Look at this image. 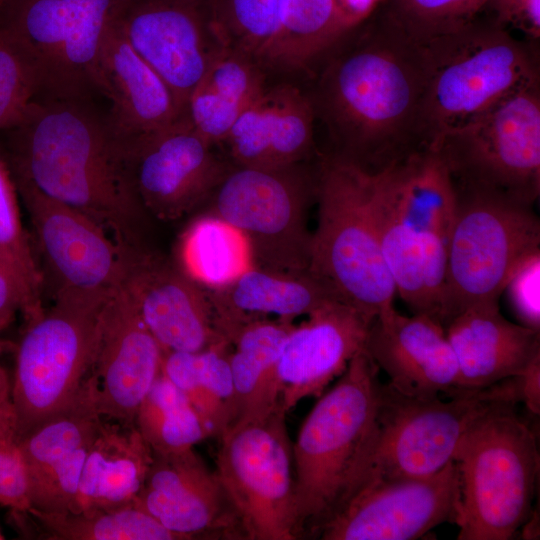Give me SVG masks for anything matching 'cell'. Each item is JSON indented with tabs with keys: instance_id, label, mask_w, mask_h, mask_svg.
Segmentation results:
<instances>
[{
	"instance_id": "681fc988",
	"label": "cell",
	"mask_w": 540,
	"mask_h": 540,
	"mask_svg": "<svg viewBox=\"0 0 540 540\" xmlns=\"http://www.w3.org/2000/svg\"><path fill=\"white\" fill-rule=\"evenodd\" d=\"M2 538H3V536H2V534L0 533V539H2Z\"/></svg>"
},
{
	"instance_id": "f546056e",
	"label": "cell",
	"mask_w": 540,
	"mask_h": 540,
	"mask_svg": "<svg viewBox=\"0 0 540 540\" xmlns=\"http://www.w3.org/2000/svg\"><path fill=\"white\" fill-rule=\"evenodd\" d=\"M294 325L293 321L267 317L218 326L230 345L229 362L237 409L235 423L262 418L280 406L277 362Z\"/></svg>"
},
{
	"instance_id": "8d00e7d4",
	"label": "cell",
	"mask_w": 540,
	"mask_h": 540,
	"mask_svg": "<svg viewBox=\"0 0 540 540\" xmlns=\"http://www.w3.org/2000/svg\"><path fill=\"white\" fill-rule=\"evenodd\" d=\"M0 257L16 278L24 300L22 316L29 319L43 306V280L31 239L20 214L18 192L0 151Z\"/></svg>"
},
{
	"instance_id": "ee69618b",
	"label": "cell",
	"mask_w": 540,
	"mask_h": 540,
	"mask_svg": "<svg viewBox=\"0 0 540 540\" xmlns=\"http://www.w3.org/2000/svg\"><path fill=\"white\" fill-rule=\"evenodd\" d=\"M24 308L20 286L0 257V332L6 329Z\"/></svg>"
},
{
	"instance_id": "9c48e42d",
	"label": "cell",
	"mask_w": 540,
	"mask_h": 540,
	"mask_svg": "<svg viewBox=\"0 0 540 540\" xmlns=\"http://www.w3.org/2000/svg\"><path fill=\"white\" fill-rule=\"evenodd\" d=\"M449 397L408 396L381 383L371 437L350 495L368 481L419 478L440 471L453 461L475 420L496 405L513 404L498 383L458 390Z\"/></svg>"
},
{
	"instance_id": "4dcf8cb0",
	"label": "cell",
	"mask_w": 540,
	"mask_h": 540,
	"mask_svg": "<svg viewBox=\"0 0 540 540\" xmlns=\"http://www.w3.org/2000/svg\"><path fill=\"white\" fill-rule=\"evenodd\" d=\"M349 29L335 0H287L280 32L263 69L270 79L303 84Z\"/></svg>"
},
{
	"instance_id": "5b68a950",
	"label": "cell",
	"mask_w": 540,
	"mask_h": 540,
	"mask_svg": "<svg viewBox=\"0 0 540 540\" xmlns=\"http://www.w3.org/2000/svg\"><path fill=\"white\" fill-rule=\"evenodd\" d=\"M426 91L421 114L423 146L514 93L540 83L535 48L494 20L421 43Z\"/></svg>"
},
{
	"instance_id": "484cf974",
	"label": "cell",
	"mask_w": 540,
	"mask_h": 540,
	"mask_svg": "<svg viewBox=\"0 0 540 540\" xmlns=\"http://www.w3.org/2000/svg\"><path fill=\"white\" fill-rule=\"evenodd\" d=\"M99 77L101 93L111 102L107 120L121 143L184 117L168 85L133 49L115 19L103 42Z\"/></svg>"
},
{
	"instance_id": "d6986e66",
	"label": "cell",
	"mask_w": 540,
	"mask_h": 540,
	"mask_svg": "<svg viewBox=\"0 0 540 540\" xmlns=\"http://www.w3.org/2000/svg\"><path fill=\"white\" fill-rule=\"evenodd\" d=\"M121 251V284L164 351L199 352L227 343L206 290L176 262L147 246Z\"/></svg>"
},
{
	"instance_id": "ffe728a7",
	"label": "cell",
	"mask_w": 540,
	"mask_h": 540,
	"mask_svg": "<svg viewBox=\"0 0 540 540\" xmlns=\"http://www.w3.org/2000/svg\"><path fill=\"white\" fill-rule=\"evenodd\" d=\"M134 505L184 540L244 539L215 473L193 448L154 453Z\"/></svg>"
},
{
	"instance_id": "60d3db41",
	"label": "cell",
	"mask_w": 540,
	"mask_h": 540,
	"mask_svg": "<svg viewBox=\"0 0 540 540\" xmlns=\"http://www.w3.org/2000/svg\"><path fill=\"white\" fill-rule=\"evenodd\" d=\"M36 95L31 71L0 31V131L12 127Z\"/></svg>"
},
{
	"instance_id": "4316f807",
	"label": "cell",
	"mask_w": 540,
	"mask_h": 540,
	"mask_svg": "<svg viewBox=\"0 0 540 540\" xmlns=\"http://www.w3.org/2000/svg\"><path fill=\"white\" fill-rule=\"evenodd\" d=\"M102 419L98 379L91 371L67 405L21 438L28 499L44 489L68 485L80 476Z\"/></svg>"
},
{
	"instance_id": "836d02e7",
	"label": "cell",
	"mask_w": 540,
	"mask_h": 540,
	"mask_svg": "<svg viewBox=\"0 0 540 540\" xmlns=\"http://www.w3.org/2000/svg\"><path fill=\"white\" fill-rule=\"evenodd\" d=\"M229 353V343L199 352L164 351L161 364V372L187 397L218 438L237 417Z\"/></svg>"
},
{
	"instance_id": "7a4b0ae2",
	"label": "cell",
	"mask_w": 540,
	"mask_h": 540,
	"mask_svg": "<svg viewBox=\"0 0 540 540\" xmlns=\"http://www.w3.org/2000/svg\"><path fill=\"white\" fill-rule=\"evenodd\" d=\"M7 134L3 156L15 183L68 205L102 226L117 246H146V211L123 145L92 101L33 99Z\"/></svg>"
},
{
	"instance_id": "44dd1931",
	"label": "cell",
	"mask_w": 540,
	"mask_h": 540,
	"mask_svg": "<svg viewBox=\"0 0 540 540\" xmlns=\"http://www.w3.org/2000/svg\"><path fill=\"white\" fill-rule=\"evenodd\" d=\"M163 353L120 284L103 309L92 367L103 418L134 425L140 403L161 373Z\"/></svg>"
},
{
	"instance_id": "1f68e13d",
	"label": "cell",
	"mask_w": 540,
	"mask_h": 540,
	"mask_svg": "<svg viewBox=\"0 0 540 540\" xmlns=\"http://www.w3.org/2000/svg\"><path fill=\"white\" fill-rule=\"evenodd\" d=\"M21 536L43 540H184L134 504L81 512H11Z\"/></svg>"
},
{
	"instance_id": "5bb4252c",
	"label": "cell",
	"mask_w": 540,
	"mask_h": 540,
	"mask_svg": "<svg viewBox=\"0 0 540 540\" xmlns=\"http://www.w3.org/2000/svg\"><path fill=\"white\" fill-rule=\"evenodd\" d=\"M286 416L279 406L219 437L215 473L247 540L299 538Z\"/></svg>"
},
{
	"instance_id": "f1b7e54d",
	"label": "cell",
	"mask_w": 540,
	"mask_h": 540,
	"mask_svg": "<svg viewBox=\"0 0 540 540\" xmlns=\"http://www.w3.org/2000/svg\"><path fill=\"white\" fill-rule=\"evenodd\" d=\"M152 460L153 450L135 425L102 419L83 466L76 512L134 504Z\"/></svg>"
},
{
	"instance_id": "e0dca14e",
	"label": "cell",
	"mask_w": 540,
	"mask_h": 540,
	"mask_svg": "<svg viewBox=\"0 0 540 540\" xmlns=\"http://www.w3.org/2000/svg\"><path fill=\"white\" fill-rule=\"evenodd\" d=\"M122 145L140 204L165 221L201 206L230 166L186 116Z\"/></svg>"
},
{
	"instance_id": "6da1fadb",
	"label": "cell",
	"mask_w": 540,
	"mask_h": 540,
	"mask_svg": "<svg viewBox=\"0 0 540 540\" xmlns=\"http://www.w3.org/2000/svg\"><path fill=\"white\" fill-rule=\"evenodd\" d=\"M426 81L422 44L383 11L344 33L302 86L330 155L376 173L424 148Z\"/></svg>"
},
{
	"instance_id": "bcb514c9",
	"label": "cell",
	"mask_w": 540,
	"mask_h": 540,
	"mask_svg": "<svg viewBox=\"0 0 540 540\" xmlns=\"http://www.w3.org/2000/svg\"><path fill=\"white\" fill-rule=\"evenodd\" d=\"M520 377L522 402L531 412L539 414L540 358L533 361Z\"/></svg>"
},
{
	"instance_id": "8992f818",
	"label": "cell",
	"mask_w": 540,
	"mask_h": 540,
	"mask_svg": "<svg viewBox=\"0 0 540 540\" xmlns=\"http://www.w3.org/2000/svg\"><path fill=\"white\" fill-rule=\"evenodd\" d=\"M374 173L330 154L317 165L316 230L308 270L342 302L374 319L393 308L396 287L371 209Z\"/></svg>"
},
{
	"instance_id": "7402d4cb",
	"label": "cell",
	"mask_w": 540,
	"mask_h": 540,
	"mask_svg": "<svg viewBox=\"0 0 540 540\" xmlns=\"http://www.w3.org/2000/svg\"><path fill=\"white\" fill-rule=\"evenodd\" d=\"M372 318L340 302H329L294 325L277 362L279 404L288 413L307 397H319L364 348Z\"/></svg>"
},
{
	"instance_id": "277c9868",
	"label": "cell",
	"mask_w": 540,
	"mask_h": 540,
	"mask_svg": "<svg viewBox=\"0 0 540 540\" xmlns=\"http://www.w3.org/2000/svg\"><path fill=\"white\" fill-rule=\"evenodd\" d=\"M379 368L358 351L318 398L292 444L299 538L319 529L349 497L371 437Z\"/></svg>"
},
{
	"instance_id": "cb8c5ba5",
	"label": "cell",
	"mask_w": 540,
	"mask_h": 540,
	"mask_svg": "<svg viewBox=\"0 0 540 540\" xmlns=\"http://www.w3.org/2000/svg\"><path fill=\"white\" fill-rule=\"evenodd\" d=\"M315 124L304 87L270 79L243 109L219 147L233 165L278 167L305 162L314 152Z\"/></svg>"
},
{
	"instance_id": "7c38bea8",
	"label": "cell",
	"mask_w": 540,
	"mask_h": 540,
	"mask_svg": "<svg viewBox=\"0 0 540 540\" xmlns=\"http://www.w3.org/2000/svg\"><path fill=\"white\" fill-rule=\"evenodd\" d=\"M316 182L317 167L308 161L278 167L230 163L201 206L244 234L254 267L302 273L310 262L307 214Z\"/></svg>"
},
{
	"instance_id": "52a82bcc",
	"label": "cell",
	"mask_w": 540,
	"mask_h": 540,
	"mask_svg": "<svg viewBox=\"0 0 540 540\" xmlns=\"http://www.w3.org/2000/svg\"><path fill=\"white\" fill-rule=\"evenodd\" d=\"M514 404L494 406L462 437L453 461L460 483L459 540H508L530 517L538 449Z\"/></svg>"
},
{
	"instance_id": "3957f363",
	"label": "cell",
	"mask_w": 540,
	"mask_h": 540,
	"mask_svg": "<svg viewBox=\"0 0 540 540\" xmlns=\"http://www.w3.org/2000/svg\"><path fill=\"white\" fill-rule=\"evenodd\" d=\"M455 208L452 177L433 148L374 173L372 215L396 292L439 323Z\"/></svg>"
},
{
	"instance_id": "d4e9b609",
	"label": "cell",
	"mask_w": 540,
	"mask_h": 540,
	"mask_svg": "<svg viewBox=\"0 0 540 540\" xmlns=\"http://www.w3.org/2000/svg\"><path fill=\"white\" fill-rule=\"evenodd\" d=\"M458 390H478L520 376L540 358V331L505 319L498 302L470 306L445 327Z\"/></svg>"
},
{
	"instance_id": "f6af8a7d",
	"label": "cell",
	"mask_w": 540,
	"mask_h": 540,
	"mask_svg": "<svg viewBox=\"0 0 540 540\" xmlns=\"http://www.w3.org/2000/svg\"><path fill=\"white\" fill-rule=\"evenodd\" d=\"M350 28L372 16L383 0H335Z\"/></svg>"
},
{
	"instance_id": "d6a6232c",
	"label": "cell",
	"mask_w": 540,
	"mask_h": 540,
	"mask_svg": "<svg viewBox=\"0 0 540 540\" xmlns=\"http://www.w3.org/2000/svg\"><path fill=\"white\" fill-rule=\"evenodd\" d=\"M270 81L252 59L227 50L210 66L187 103L188 115L202 133L226 136L243 109Z\"/></svg>"
},
{
	"instance_id": "b9f144b4",
	"label": "cell",
	"mask_w": 540,
	"mask_h": 540,
	"mask_svg": "<svg viewBox=\"0 0 540 540\" xmlns=\"http://www.w3.org/2000/svg\"><path fill=\"white\" fill-rule=\"evenodd\" d=\"M540 252L526 259L513 273L505 290L520 324L540 330Z\"/></svg>"
},
{
	"instance_id": "c3c4849f",
	"label": "cell",
	"mask_w": 540,
	"mask_h": 540,
	"mask_svg": "<svg viewBox=\"0 0 540 540\" xmlns=\"http://www.w3.org/2000/svg\"><path fill=\"white\" fill-rule=\"evenodd\" d=\"M9 0H0V11L4 8V6L8 3Z\"/></svg>"
},
{
	"instance_id": "d590c367",
	"label": "cell",
	"mask_w": 540,
	"mask_h": 540,
	"mask_svg": "<svg viewBox=\"0 0 540 540\" xmlns=\"http://www.w3.org/2000/svg\"><path fill=\"white\" fill-rule=\"evenodd\" d=\"M134 425L154 453L193 448L213 436L187 397L162 372L140 403Z\"/></svg>"
},
{
	"instance_id": "ba28073f",
	"label": "cell",
	"mask_w": 540,
	"mask_h": 540,
	"mask_svg": "<svg viewBox=\"0 0 540 540\" xmlns=\"http://www.w3.org/2000/svg\"><path fill=\"white\" fill-rule=\"evenodd\" d=\"M123 0H9L0 31L31 71L39 99L101 94L103 42Z\"/></svg>"
},
{
	"instance_id": "4fadbf2b",
	"label": "cell",
	"mask_w": 540,
	"mask_h": 540,
	"mask_svg": "<svg viewBox=\"0 0 540 540\" xmlns=\"http://www.w3.org/2000/svg\"><path fill=\"white\" fill-rule=\"evenodd\" d=\"M430 148L455 187L534 205L540 194V83L447 130Z\"/></svg>"
},
{
	"instance_id": "74e56055",
	"label": "cell",
	"mask_w": 540,
	"mask_h": 540,
	"mask_svg": "<svg viewBox=\"0 0 540 540\" xmlns=\"http://www.w3.org/2000/svg\"><path fill=\"white\" fill-rule=\"evenodd\" d=\"M286 4L287 0H212L228 49L252 59L262 69L280 32Z\"/></svg>"
},
{
	"instance_id": "2e32d148",
	"label": "cell",
	"mask_w": 540,
	"mask_h": 540,
	"mask_svg": "<svg viewBox=\"0 0 540 540\" xmlns=\"http://www.w3.org/2000/svg\"><path fill=\"white\" fill-rule=\"evenodd\" d=\"M115 22L168 85L185 116L193 90L228 50L212 0H123Z\"/></svg>"
},
{
	"instance_id": "9a60e30c",
	"label": "cell",
	"mask_w": 540,
	"mask_h": 540,
	"mask_svg": "<svg viewBox=\"0 0 540 540\" xmlns=\"http://www.w3.org/2000/svg\"><path fill=\"white\" fill-rule=\"evenodd\" d=\"M15 186L31 222L43 289L47 286L53 299L111 296L122 283L124 258L108 232L29 185Z\"/></svg>"
},
{
	"instance_id": "ac0fdd59",
	"label": "cell",
	"mask_w": 540,
	"mask_h": 540,
	"mask_svg": "<svg viewBox=\"0 0 540 540\" xmlns=\"http://www.w3.org/2000/svg\"><path fill=\"white\" fill-rule=\"evenodd\" d=\"M459 474L454 461L426 477L360 485L319 529L322 540H412L456 522Z\"/></svg>"
},
{
	"instance_id": "8fae6325",
	"label": "cell",
	"mask_w": 540,
	"mask_h": 540,
	"mask_svg": "<svg viewBox=\"0 0 540 540\" xmlns=\"http://www.w3.org/2000/svg\"><path fill=\"white\" fill-rule=\"evenodd\" d=\"M109 297H57L24 320L10 397L20 438L67 405L91 373Z\"/></svg>"
},
{
	"instance_id": "83f0119b",
	"label": "cell",
	"mask_w": 540,
	"mask_h": 540,
	"mask_svg": "<svg viewBox=\"0 0 540 540\" xmlns=\"http://www.w3.org/2000/svg\"><path fill=\"white\" fill-rule=\"evenodd\" d=\"M206 292L217 328L221 323L250 318L293 321L329 302H342L328 283L309 270L290 273L252 267L228 285Z\"/></svg>"
},
{
	"instance_id": "7bdbcfd3",
	"label": "cell",
	"mask_w": 540,
	"mask_h": 540,
	"mask_svg": "<svg viewBox=\"0 0 540 540\" xmlns=\"http://www.w3.org/2000/svg\"><path fill=\"white\" fill-rule=\"evenodd\" d=\"M488 7L500 26L515 28L533 42L540 38V0H491Z\"/></svg>"
},
{
	"instance_id": "f35d334b",
	"label": "cell",
	"mask_w": 540,
	"mask_h": 540,
	"mask_svg": "<svg viewBox=\"0 0 540 540\" xmlns=\"http://www.w3.org/2000/svg\"><path fill=\"white\" fill-rule=\"evenodd\" d=\"M491 0H389L384 12L418 43L455 32L477 19Z\"/></svg>"
},
{
	"instance_id": "ab89813d",
	"label": "cell",
	"mask_w": 540,
	"mask_h": 540,
	"mask_svg": "<svg viewBox=\"0 0 540 540\" xmlns=\"http://www.w3.org/2000/svg\"><path fill=\"white\" fill-rule=\"evenodd\" d=\"M21 438L11 402L0 405V505L11 512L30 508Z\"/></svg>"
},
{
	"instance_id": "30bf717a",
	"label": "cell",
	"mask_w": 540,
	"mask_h": 540,
	"mask_svg": "<svg viewBox=\"0 0 540 540\" xmlns=\"http://www.w3.org/2000/svg\"><path fill=\"white\" fill-rule=\"evenodd\" d=\"M441 325L466 308L498 302L513 273L540 252L534 205L500 194L455 187Z\"/></svg>"
},
{
	"instance_id": "7dc6e473",
	"label": "cell",
	"mask_w": 540,
	"mask_h": 540,
	"mask_svg": "<svg viewBox=\"0 0 540 540\" xmlns=\"http://www.w3.org/2000/svg\"><path fill=\"white\" fill-rule=\"evenodd\" d=\"M1 333V332H0ZM4 342L0 338V355L4 350ZM11 378L0 362V405L11 402Z\"/></svg>"
},
{
	"instance_id": "603a6c76",
	"label": "cell",
	"mask_w": 540,
	"mask_h": 540,
	"mask_svg": "<svg viewBox=\"0 0 540 540\" xmlns=\"http://www.w3.org/2000/svg\"><path fill=\"white\" fill-rule=\"evenodd\" d=\"M364 349L388 384L416 397L451 395L458 390L459 372L444 327L431 316H405L394 307L371 322Z\"/></svg>"
},
{
	"instance_id": "e575fe53",
	"label": "cell",
	"mask_w": 540,
	"mask_h": 540,
	"mask_svg": "<svg viewBox=\"0 0 540 540\" xmlns=\"http://www.w3.org/2000/svg\"><path fill=\"white\" fill-rule=\"evenodd\" d=\"M176 264L206 290L224 287L254 267L244 234L208 213L196 217L182 233Z\"/></svg>"
}]
</instances>
